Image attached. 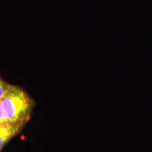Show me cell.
Listing matches in <instances>:
<instances>
[{"label":"cell","mask_w":152,"mask_h":152,"mask_svg":"<svg viewBox=\"0 0 152 152\" xmlns=\"http://www.w3.org/2000/svg\"><path fill=\"white\" fill-rule=\"evenodd\" d=\"M7 123V122H6L4 113L2 107H1V102H0V124H1V123Z\"/></svg>","instance_id":"obj_4"},{"label":"cell","mask_w":152,"mask_h":152,"mask_svg":"<svg viewBox=\"0 0 152 152\" xmlns=\"http://www.w3.org/2000/svg\"><path fill=\"white\" fill-rule=\"evenodd\" d=\"M0 102L6 122L12 124L26 123L33 107L29 95L20 87L11 85Z\"/></svg>","instance_id":"obj_1"},{"label":"cell","mask_w":152,"mask_h":152,"mask_svg":"<svg viewBox=\"0 0 152 152\" xmlns=\"http://www.w3.org/2000/svg\"><path fill=\"white\" fill-rule=\"evenodd\" d=\"M9 86H10V85L6 83L5 82L2 80L1 77H0V100L4 97V96L6 93H7Z\"/></svg>","instance_id":"obj_3"},{"label":"cell","mask_w":152,"mask_h":152,"mask_svg":"<svg viewBox=\"0 0 152 152\" xmlns=\"http://www.w3.org/2000/svg\"><path fill=\"white\" fill-rule=\"evenodd\" d=\"M26 123H4L0 124V151L4 147L5 144L13 137L17 135Z\"/></svg>","instance_id":"obj_2"}]
</instances>
